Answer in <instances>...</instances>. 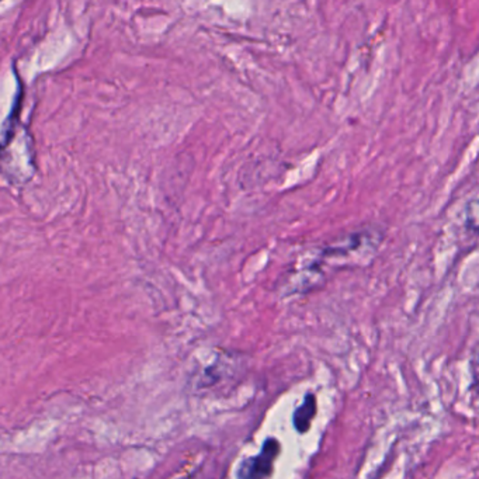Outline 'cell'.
Segmentation results:
<instances>
[{
    "instance_id": "obj_1",
    "label": "cell",
    "mask_w": 479,
    "mask_h": 479,
    "mask_svg": "<svg viewBox=\"0 0 479 479\" xmlns=\"http://www.w3.org/2000/svg\"><path fill=\"white\" fill-rule=\"evenodd\" d=\"M280 450L282 445L274 437L264 440L259 454L242 461L238 470L239 478H267L272 475Z\"/></svg>"
},
{
    "instance_id": "obj_2",
    "label": "cell",
    "mask_w": 479,
    "mask_h": 479,
    "mask_svg": "<svg viewBox=\"0 0 479 479\" xmlns=\"http://www.w3.org/2000/svg\"><path fill=\"white\" fill-rule=\"evenodd\" d=\"M316 414V396L315 394H306L303 404L295 409L293 414V424L295 430L300 434H305L311 429L314 417Z\"/></svg>"
},
{
    "instance_id": "obj_3",
    "label": "cell",
    "mask_w": 479,
    "mask_h": 479,
    "mask_svg": "<svg viewBox=\"0 0 479 479\" xmlns=\"http://www.w3.org/2000/svg\"><path fill=\"white\" fill-rule=\"evenodd\" d=\"M0 2H2V0H0Z\"/></svg>"
}]
</instances>
